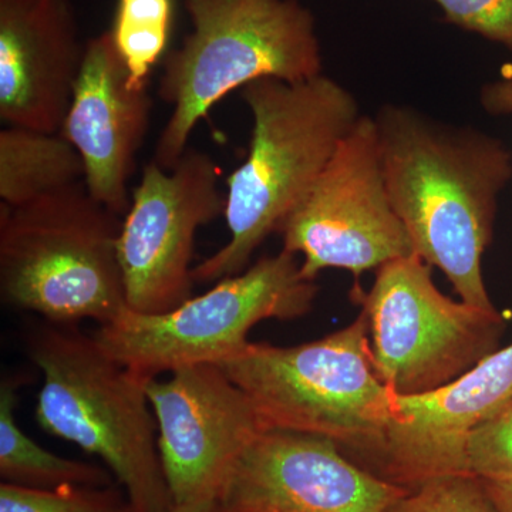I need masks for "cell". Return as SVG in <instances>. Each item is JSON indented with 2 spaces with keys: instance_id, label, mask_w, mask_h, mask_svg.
I'll return each instance as SVG.
<instances>
[{
  "instance_id": "cell-1",
  "label": "cell",
  "mask_w": 512,
  "mask_h": 512,
  "mask_svg": "<svg viewBox=\"0 0 512 512\" xmlns=\"http://www.w3.org/2000/svg\"><path fill=\"white\" fill-rule=\"evenodd\" d=\"M373 119L390 200L414 254L439 268L461 301L493 311L481 262L512 178L510 148L406 104H384Z\"/></svg>"
},
{
  "instance_id": "cell-2",
  "label": "cell",
  "mask_w": 512,
  "mask_h": 512,
  "mask_svg": "<svg viewBox=\"0 0 512 512\" xmlns=\"http://www.w3.org/2000/svg\"><path fill=\"white\" fill-rule=\"evenodd\" d=\"M252 116L248 156L227 180L229 239L194 266L195 282H218L249 268L278 234L363 116L348 87L326 74L305 82L259 79L242 87Z\"/></svg>"
},
{
  "instance_id": "cell-3",
  "label": "cell",
  "mask_w": 512,
  "mask_h": 512,
  "mask_svg": "<svg viewBox=\"0 0 512 512\" xmlns=\"http://www.w3.org/2000/svg\"><path fill=\"white\" fill-rule=\"evenodd\" d=\"M192 32L163 60L158 96L171 106L154 163L171 170L212 107L259 79L323 74L311 10L298 0H184Z\"/></svg>"
},
{
  "instance_id": "cell-4",
  "label": "cell",
  "mask_w": 512,
  "mask_h": 512,
  "mask_svg": "<svg viewBox=\"0 0 512 512\" xmlns=\"http://www.w3.org/2000/svg\"><path fill=\"white\" fill-rule=\"evenodd\" d=\"M26 349L43 373L36 420L46 433L103 461L136 512L174 507L158 451L147 380L74 325L43 322Z\"/></svg>"
},
{
  "instance_id": "cell-5",
  "label": "cell",
  "mask_w": 512,
  "mask_h": 512,
  "mask_svg": "<svg viewBox=\"0 0 512 512\" xmlns=\"http://www.w3.org/2000/svg\"><path fill=\"white\" fill-rule=\"evenodd\" d=\"M123 217L77 183L12 208L0 204V296L46 322H111L128 309Z\"/></svg>"
},
{
  "instance_id": "cell-6",
  "label": "cell",
  "mask_w": 512,
  "mask_h": 512,
  "mask_svg": "<svg viewBox=\"0 0 512 512\" xmlns=\"http://www.w3.org/2000/svg\"><path fill=\"white\" fill-rule=\"evenodd\" d=\"M222 370L255 407L265 430L316 434L375 458L394 393L377 375L369 319L298 346L249 342Z\"/></svg>"
},
{
  "instance_id": "cell-7",
  "label": "cell",
  "mask_w": 512,
  "mask_h": 512,
  "mask_svg": "<svg viewBox=\"0 0 512 512\" xmlns=\"http://www.w3.org/2000/svg\"><path fill=\"white\" fill-rule=\"evenodd\" d=\"M318 291L316 281L302 275L298 255L282 249L173 311L143 315L126 309L93 336L104 352L150 382L183 367L220 365L237 356L255 325L308 315Z\"/></svg>"
},
{
  "instance_id": "cell-8",
  "label": "cell",
  "mask_w": 512,
  "mask_h": 512,
  "mask_svg": "<svg viewBox=\"0 0 512 512\" xmlns=\"http://www.w3.org/2000/svg\"><path fill=\"white\" fill-rule=\"evenodd\" d=\"M350 298L369 319L377 375L402 396L454 382L500 350L507 328L497 309L444 295L416 254L380 266L372 289L356 284Z\"/></svg>"
},
{
  "instance_id": "cell-9",
  "label": "cell",
  "mask_w": 512,
  "mask_h": 512,
  "mask_svg": "<svg viewBox=\"0 0 512 512\" xmlns=\"http://www.w3.org/2000/svg\"><path fill=\"white\" fill-rule=\"evenodd\" d=\"M278 234L285 251L302 255V275L309 281L330 268L359 279L414 254L387 190L373 117H360Z\"/></svg>"
},
{
  "instance_id": "cell-10",
  "label": "cell",
  "mask_w": 512,
  "mask_h": 512,
  "mask_svg": "<svg viewBox=\"0 0 512 512\" xmlns=\"http://www.w3.org/2000/svg\"><path fill=\"white\" fill-rule=\"evenodd\" d=\"M211 156L187 150L171 170L144 167L123 217L119 259L130 311L160 315L192 298L198 229L224 217L227 192Z\"/></svg>"
},
{
  "instance_id": "cell-11",
  "label": "cell",
  "mask_w": 512,
  "mask_h": 512,
  "mask_svg": "<svg viewBox=\"0 0 512 512\" xmlns=\"http://www.w3.org/2000/svg\"><path fill=\"white\" fill-rule=\"evenodd\" d=\"M147 394L174 504L218 500L232 468L265 430L247 394L212 363L150 380Z\"/></svg>"
},
{
  "instance_id": "cell-12",
  "label": "cell",
  "mask_w": 512,
  "mask_h": 512,
  "mask_svg": "<svg viewBox=\"0 0 512 512\" xmlns=\"http://www.w3.org/2000/svg\"><path fill=\"white\" fill-rule=\"evenodd\" d=\"M409 488L357 467L328 437L262 431L218 495L220 512H389Z\"/></svg>"
},
{
  "instance_id": "cell-13",
  "label": "cell",
  "mask_w": 512,
  "mask_h": 512,
  "mask_svg": "<svg viewBox=\"0 0 512 512\" xmlns=\"http://www.w3.org/2000/svg\"><path fill=\"white\" fill-rule=\"evenodd\" d=\"M511 397L512 343L439 389L394 393L392 420L373 461L383 478L409 490L436 478L470 474L471 431Z\"/></svg>"
},
{
  "instance_id": "cell-14",
  "label": "cell",
  "mask_w": 512,
  "mask_h": 512,
  "mask_svg": "<svg viewBox=\"0 0 512 512\" xmlns=\"http://www.w3.org/2000/svg\"><path fill=\"white\" fill-rule=\"evenodd\" d=\"M151 109L148 90L130 83L110 32L90 39L60 134L82 157L87 191L121 217L130 208L128 180L150 127Z\"/></svg>"
},
{
  "instance_id": "cell-15",
  "label": "cell",
  "mask_w": 512,
  "mask_h": 512,
  "mask_svg": "<svg viewBox=\"0 0 512 512\" xmlns=\"http://www.w3.org/2000/svg\"><path fill=\"white\" fill-rule=\"evenodd\" d=\"M84 49L67 0H0L2 123L60 133Z\"/></svg>"
},
{
  "instance_id": "cell-16",
  "label": "cell",
  "mask_w": 512,
  "mask_h": 512,
  "mask_svg": "<svg viewBox=\"0 0 512 512\" xmlns=\"http://www.w3.org/2000/svg\"><path fill=\"white\" fill-rule=\"evenodd\" d=\"M79 151L60 133L5 126L0 131V198L16 208L82 183Z\"/></svg>"
},
{
  "instance_id": "cell-17",
  "label": "cell",
  "mask_w": 512,
  "mask_h": 512,
  "mask_svg": "<svg viewBox=\"0 0 512 512\" xmlns=\"http://www.w3.org/2000/svg\"><path fill=\"white\" fill-rule=\"evenodd\" d=\"M19 387V377H3L0 383L2 483L32 490H56L66 485L106 487L117 483L106 466L57 456L30 439L16 420Z\"/></svg>"
},
{
  "instance_id": "cell-18",
  "label": "cell",
  "mask_w": 512,
  "mask_h": 512,
  "mask_svg": "<svg viewBox=\"0 0 512 512\" xmlns=\"http://www.w3.org/2000/svg\"><path fill=\"white\" fill-rule=\"evenodd\" d=\"M173 12V0H119L117 3L110 35L130 83L138 89H147L151 70L165 57Z\"/></svg>"
},
{
  "instance_id": "cell-19",
  "label": "cell",
  "mask_w": 512,
  "mask_h": 512,
  "mask_svg": "<svg viewBox=\"0 0 512 512\" xmlns=\"http://www.w3.org/2000/svg\"><path fill=\"white\" fill-rule=\"evenodd\" d=\"M0 512H136L119 483L32 490L0 484Z\"/></svg>"
},
{
  "instance_id": "cell-20",
  "label": "cell",
  "mask_w": 512,
  "mask_h": 512,
  "mask_svg": "<svg viewBox=\"0 0 512 512\" xmlns=\"http://www.w3.org/2000/svg\"><path fill=\"white\" fill-rule=\"evenodd\" d=\"M389 512H495L483 481L471 474L436 478L410 490Z\"/></svg>"
},
{
  "instance_id": "cell-21",
  "label": "cell",
  "mask_w": 512,
  "mask_h": 512,
  "mask_svg": "<svg viewBox=\"0 0 512 512\" xmlns=\"http://www.w3.org/2000/svg\"><path fill=\"white\" fill-rule=\"evenodd\" d=\"M467 464L478 478L512 476V397L471 431Z\"/></svg>"
},
{
  "instance_id": "cell-22",
  "label": "cell",
  "mask_w": 512,
  "mask_h": 512,
  "mask_svg": "<svg viewBox=\"0 0 512 512\" xmlns=\"http://www.w3.org/2000/svg\"><path fill=\"white\" fill-rule=\"evenodd\" d=\"M448 22L512 52V0H433Z\"/></svg>"
},
{
  "instance_id": "cell-23",
  "label": "cell",
  "mask_w": 512,
  "mask_h": 512,
  "mask_svg": "<svg viewBox=\"0 0 512 512\" xmlns=\"http://www.w3.org/2000/svg\"><path fill=\"white\" fill-rule=\"evenodd\" d=\"M480 103L490 116H511L512 77L485 84L481 89Z\"/></svg>"
},
{
  "instance_id": "cell-24",
  "label": "cell",
  "mask_w": 512,
  "mask_h": 512,
  "mask_svg": "<svg viewBox=\"0 0 512 512\" xmlns=\"http://www.w3.org/2000/svg\"><path fill=\"white\" fill-rule=\"evenodd\" d=\"M495 512H512V476L480 478Z\"/></svg>"
},
{
  "instance_id": "cell-25",
  "label": "cell",
  "mask_w": 512,
  "mask_h": 512,
  "mask_svg": "<svg viewBox=\"0 0 512 512\" xmlns=\"http://www.w3.org/2000/svg\"><path fill=\"white\" fill-rule=\"evenodd\" d=\"M168 512H220L218 500L208 498V500L194 501V503L174 504Z\"/></svg>"
}]
</instances>
